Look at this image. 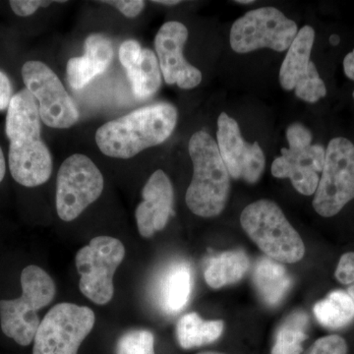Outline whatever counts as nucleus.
Masks as SVG:
<instances>
[{"label":"nucleus","mask_w":354,"mask_h":354,"mask_svg":"<svg viewBox=\"0 0 354 354\" xmlns=\"http://www.w3.org/2000/svg\"><path fill=\"white\" fill-rule=\"evenodd\" d=\"M346 339L337 335H327L317 339L307 354H348Z\"/></svg>","instance_id":"26"},{"label":"nucleus","mask_w":354,"mask_h":354,"mask_svg":"<svg viewBox=\"0 0 354 354\" xmlns=\"http://www.w3.org/2000/svg\"><path fill=\"white\" fill-rule=\"evenodd\" d=\"M133 93L140 100L150 99L162 84L160 64L153 50L144 48L141 57L131 68L127 70Z\"/></svg>","instance_id":"22"},{"label":"nucleus","mask_w":354,"mask_h":354,"mask_svg":"<svg viewBox=\"0 0 354 354\" xmlns=\"http://www.w3.org/2000/svg\"><path fill=\"white\" fill-rule=\"evenodd\" d=\"M94 311L87 306L58 304L46 313L34 339L32 354H77L92 332Z\"/></svg>","instance_id":"7"},{"label":"nucleus","mask_w":354,"mask_h":354,"mask_svg":"<svg viewBox=\"0 0 354 354\" xmlns=\"http://www.w3.org/2000/svg\"><path fill=\"white\" fill-rule=\"evenodd\" d=\"M102 3L115 7L128 18L136 17L145 7V1L142 0H114V1L111 0V1H102Z\"/></svg>","instance_id":"30"},{"label":"nucleus","mask_w":354,"mask_h":354,"mask_svg":"<svg viewBox=\"0 0 354 354\" xmlns=\"http://www.w3.org/2000/svg\"><path fill=\"white\" fill-rule=\"evenodd\" d=\"M315 32L310 26H304L298 31L286 53L281 70L279 82L286 91L295 90L302 101L317 102L326 97L327 88L311 62Z\"/></svg>","instance_id":"13"},{"label":"nucleus","mask_w":354,"mask_h":354,"mask_svg":"<svg viewBox=\"0 0 354 354\" xmlns=\"http://www.w3.org/2000/svg\"><path fill=\"white\" fill-rule=\"evenodd\" d=\"M237 3L247 4V3H253L254 1L252 0H237Z\"/></svg>","instance_id":"36"},{"label":"nucleus","mask_w":354,"mask_h":354,"mask_svg":"<svg viewBox=\"0 0 354 354\" xmlns=\"http://www.w3.org/2000/svg\"><path fill=\"white\" fill-rule=\"evenodd\" d=\"M297 32V23L286 17L279 9L262 7L235 21L230 30V41L237 53L265 48L285 51L290 48Z\"/></svg>","instance_id":"10"},{"label":"nucleus","mask_w":354,"mask_h":354,"mask_svg":"<svg viewBox=\"0 0 354 354\" xmlns=\"http://www.w3.org/2000/svg\"><path fill=\"white\" fill-rule=\"evenodd\" d=\"M354 199V145L344 137L330 140L313 200L319 215L330 218Z\"/></svg>","instance_id":"9"},{"label":"nucleus","mask_w":354,"mask_h":354,"mask_svg":"<svg viewBox=\"0 0 354 354\" xmlns=\"http://www.w3.org/2000/svg\"><path fill=\"white\" fill-rule=\"evenodd\" d=\"M153 2H155V3H158V4H162V6H176V4H179L180 3V1H178V0H177V1H165V0H164V1H160V0H158V1H153Z\"/></svg>","instance_id":"34"},{"label":"nucleus","mask_w":354,"mask_h":354,"mask_svg":"<svg viewBox=\"0 0 354 354\" xmlns=\"http://www.w3.org/2000/svg\"><path fill=\"white\" fill-rule=\"evenodd\" d=\"M288 149H281V157L272 162V174L277 178H288L293 187L305 196L316 192L325 162L323 146L312 145V134L300 123H293L286 130Z\"/></svg>","instance_id":"8"},{"label":"nucleus","mask_w":354,"mask_h":354,"mask_svg":"<svg viewBox=\"0 0 354 354\" xmlns=\"http://www.w3.org/2000/svg\"><path fill=\"white\" fill-rule=\"evenodd\" d=\"M218 151L230 176L248 183H256L265 171V155L258 142L247 143L242 137L239 123L228 114H220L218 120Z\"/></svg>","instance_id":"14"},{"label":"nucleus","mask_w":354,"mask_h":354,"mask_svg":"<svg viewBox=\"0 0 354 354\" xmlns=\"http://www.w3.org/2000/svg\"><path fill=\"white\" fill-rule=\"evenodd\" d=\"M53 1H43V0H12L9 2L13 12L21 17H27L36 12L39 7L50 6Z\"/></svg>","instance_id":"29"},{"label":"nucleus","mask_w":354,"mask_h":354,"mask_svg":"<svg viewBox=\"0 0 354 354\" xmlns=\"http://www.w3.org/2000/svg\"><path fill=\"white\" fill-rule=\"evenodd\" d=\"M21 286L19 298L0 300V325L6 337L27 346L34 342L41 324L39 310L51 304L57 288L50 274L36 265L23 270Z\"/></svg>","instance_id":"4"},{"label":"nucleus","mask_w":354,"mask_h":354,"mask_svg":"<svg viewBox=\"0 0 354 354\" xmlns=\"http://www.w3.org/2000/svg\"><path fill=\"white\" fill-rule=\"evenodd\" d=\"M248 256L243 251H227L209 258L204 278L209 288H223L237 283L248 271Z\"/></svg>","instance_id":"20"},{"label":"nucleus","mask_w":354,"mask_h":354,"mask_svg":"<svg viewBox=\"0 0 354 354\" xmlns=\"http://www.w3.org/2000/svg\"><path fill=\"white\" fill-rule=\"evenodd\" d=\"M223 330L221 321H205L197 313L186 314L177 323V341L183 349L200 348L216 342Z\"/></svg>","instance_id":"21"},{"label":"nucleus","mask_w":354,"mask_h":354,"mask_svg":"<svg viewBox=\"0 0 354 354\" xmlns=\"http://www.w3.org/2000/svg\"><path fill=\"white\" fill-rule=\"evenodd\" d=\"M330 41L333 46H337V44L339 43V36H337V35H333V36H330Z\"/></svg>","instance_id":"35"},{"label":"nucleus","mask_w":354,"mask_h":354,"mask_svg":"<svg viewBox=\"0 0 354 354\" xmlns=\"http://www.w3.org/2000/svg\"><path fill=\"white\" fill-rule=\"evenodd\" d=\"M125 247L120 239L97 236L76 254L79 288L91 301L106 305L114 295L113 276L125 257Z\"/></svg>","instance_id":"6"},{"label":"nucleus","mask_w":354,"mask_h":354,"mask_svg":"<svg viewBox=\"0 0 354 354\" xmlns=\"http://www.w3.org/2000/svg\"><path fill=\"white\" fill-rule=\"evenodd\" d=\"M308 317L302 311L291 314L277 330L271 354H300L307 339Z\"/></svg>","instance_id":"24"},{"label":"nucleus","mask_w":354,"mask_h":354,"mask_svg":"<svg viewBox=\"0 0 354 354\" xmlns=\"http://www.w3.org/2000/svg\"><path fill=\"white\" fill-rule=\"evenodd\" d=\"M104 176L90 158L82 153L70 156L60 165L57 180V211L64 221L78 218L99 199Z\"/></svg>","instance_id":"11"},{"label":"nucleus","mask_w":354,"mask_h":354,"mask_svg":"<svg viewBox=\"0 0 354 354\" xmlns=\"http://www.w3.org/2000/svg\"><path fill=\"white\" fill-rule=\"evenodd\" d=\"M155 337L150 330H131L116 342L115 354H156Z\"/></svg>","instance_id":"25"},{"label":"nucleus","mask_w":354,"mask_h":354,"mask_svg":"<svg viewBox=\"0 0 354 354\" xmlns=\"http://www.w3.org/2000/svg\"><path fill=\"white\" fill-rule=\"evenodd\" d=\"M142 50L143 48H141L138 41H134V39H129L121 44L120 60L125 70L131 68L133 65L138 62Z\"/></svg>","instance_id":"28"},{"label":"nucleus","mask_w":354,"mask_h":354,"mask_svg":"<svg viewBox=\"0 0 354 354\" xmlns=\"http://www.w3.org/2000/svg\"><path fill=\"white\" fill-rule=\"evenodd\" d=\"M241 223L251 241L271 259L292 264L304 257L301 237L271 200L248 205L242 211Z\"/></svg>","instance_id":"5"},{"label":"nucleus","mask_w":354,"mask_h":354,"mask_svg":"<svg viewBox=\"0 0 354 354\" xmlns=\"http://www.w3.org/2000/svg\"><path fill=\"white\" fill-rule=\"evenodd\" d=\"M253 283L263 301L276 306L290 290L291 279L281 263L263 258L254 268Z\"/></svg>","instance_id":"19"},{"label":"nucleus","mask_w":354,"mask_h":354,"mask_svg":"<svg viewBox=\"0 0 354 354\" xmlns=\"http://www.w3.org/2000/svg\"><path fill=\"white\" fill-rule=\"evenodd\" d=\"M113 57L111 41L104 35L88 36L85 43V55L73 57L67 62V81L70 87L80 90L95 76L104 71Z\"/></svg>","instance_id":"17"},{"label":"nucleus","mask_w":354,"mask_h":354,"mask_svg":"<svg viewBox=\"0 0 354 354\" xmlns=\"http://www.w3.org/2000/svg\"><path fill=\"white\" fill-rule=\"evenodd\" d=\"M335 279L348 286L349 297L354 300V252L344 254L335 272Z\"/></svg>","instance_id":"27"},{"label":"nucleus","mask_w":354,"mask_h":354,"mask_svg":"<svg viewBox=\"0 0 354 354\" xmlns=\"http://www.w3.org/2000/svg\"><path fill=\"white\" fill-rule=\"evenodd\" d=\"M12 99V88L6 73L0 71V111L8 109Z\"/></svg>","instance_id":"31"},{"label":"nucleus","mask_w":354,"mask_h":354,"mask_svg":"<svg viewBox=\"0 0 354 354\" xmlns=\"http://www.w3.org/2000/svg\"><path fill=\"white\" fill-rule=\"evenodd\" d=\"M193 162V177L185 201L195 215L213 218L227 205L230 176L218 151V144L204 130L193 134L188 145Z\"/></svg>","instance_id":"3"},{"label":"nucleus","mask_w":354,"mask_h":354,"mask_svg":"<svg viewBox=\"0 0 354 354\" xmlns=\"http://www.w3.org/2000/svg\"><path fill=\"white\" fill-rule=\"evenodd\" d=\"M344 74L351 80L354 81V48L351 53L346 55V57L344 59ZM353 100H354V92H353Z\"/></svg>","instance_id":"32"},{"label":"nucleus","mask_w":354,"mask_h":354,"mask_svg":"<svg viewBox=\"0 0 354 354\" xmlns=\"http://www.w3.org/2000/svg\"><path fill=\"white\" fill-rule=\"evenodd\" d=\"M192 290V272L183 261L172 263L162 272L157 283V301L169 315L178 313L189 301Z\"/></svg>","instance_id":"18"},{"label":"nucleus","mask_w":354,"mask_h":354,"mask_svg":"<svg viewBox=\"0 0 354 354\" xmlns=\"http://www.w3.org/2000/svg\"><path fill=\"white\" fill-rule=\"evenodd\" d=\"M22 77L26 88L39 102V116L44 124L65 129L78 122L80 113L75 102L48 65L30 60L23 65Z\"/></svg>","instance_id":"12"},{"label":"nucleus","mask_w":354,"mask_h":354,"mask_svg":"<svg viewBox=\"0 0 354 354\" xmlns=\"http://www.w3.org/2000/svg\"><path fill=\"white\" fill-rule=\"evenodd\" d=\"M177 122L176 106L158 102L102 125L95 143L108 157L130 158L151 147L164 143Z\"/></svg>","instance_id":"2"},{"label":"nucleus","mask_w":354,"mask_h":354,"mask_svg":"<svg viewBox=\"0 0 354 354\" xmlns=\"http://www.w3.org/2000/svg\"><path fill=\"white\" fill-rule=\"evenodd\" d=\"M7 111L6 132L9 169L16 183L25 187L46 183L53 172V158L41 140V116L34 95L27 90L13 95Z\"/></svg>","instance_id":"1"},{"label":"nucleus","mask_w":354,"mask_h":354,"mask_svg":"<svg viewBox=\"0 0 354 354\" xmlns=\"http://www.w3.org/2000/svg\"><path fill=\"white\" fill-rule=\"evenodd\" d=\"M198 354H225L223 353H216V351H206V353H201Z\"/></svg>","instance_id":"37"},{"label":"nucleus","mask_w":354,"mask_h":354,"mask_svg":"<svg viewBox=\"0 0 354 354\" xmlns=\"http://www.w3.org/2000/svg\"><path fill=\"white\" fill-rule=\"evenodd\" d=\"M314 315L328 329H342L354 320V300L348 292L337 290L317 302Z\"/></svg>","instance_id":"23"},{"label":"nucleus","mask_w":354,"mask_h":354,"mask_svg":"<svg viewBox=\"0 0 354 354\" xmlns=\"http://www.w3.org/2000/svg\"><path fill=\"white\" fill-rule=\"evenodd\" d=\"M143 202L135 212L140 234L150 239L164 230L172 214L174 187L169 176L158 169L147 181L142 191Z\"/></svg>","instance_id":"16"},{"label":"nucleus","mask_w":354,"mask_h":354,"mask_svg":"<svg viewBox=\"0 0 354 354\" xmlns=\"http://www.w3.org/2000/svg\"><path fill=\"white\" fill-rule=\"evenodd\" d=\"M187 39V28L177 21L165 23L155 38L158 64L165 82L185 90L197 87L202 81L201 71L183 57Z\"/></svg>","instance_id":"15"},{"label":"nucleus","mask_w":354,"mask_h":354,"mask_svg":"<svg viewBox=\"0 0 354 354\" xmlns=\"http://www.w3.org/2000/svg\"><path fill=\"white\" fill-rule=\"evenodd\" d=\"M6 158H4L3 152L0 148V183L3 180L4 176H6Z\"/></svg>","instance_id":"33"}]
</instances>
